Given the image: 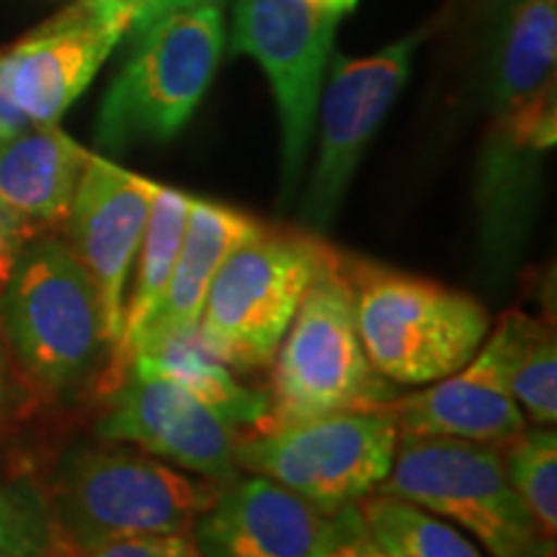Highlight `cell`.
Returning <instances> with one entry per match:
<instances>
[{
	"instance_id": "18",
	"label": "cell",
	"mask_w": 557,
	"mask_h": 557,
	"mask_svg": "<svg viewBox=\"0 0 557 557\" xmlns=\"http://www.w3.org/2000/svg\"><path fill=\"white\" fill-rule=\"evenodd\" d=\"M88 156L58 124L0 139V205L34 233L65 225Z\"/></svg>"
},
{
	"instance_id": "23",
	"label": "cell",
	"mask_w": 557,
	"mask_h": 557,
	"mask_svg": "<svg viewBox=\"0 0 557 557\" xmlns=\"http://www.w3.org/2000/svg\"><path fill=\"white\" fill-rule=\"evenodd\" d=\"M506 475L549 542L557 537V434L553 426L524 429L500 444Z\"/></svg>"
},
{
	"instance_id": "30",
	"label": "cell",
	"mask_w": 557,
	"mask_h": 557,
	"mask_svg": "<svg viewBox=\"0 0 557 557\" xmlns=\"http://www.w3.org/2000/svg\"><path fill=\"white\" fill-rule=\"evenodd\" d=\"M5 406V357H3V346H0V413H3Z\"/></svg>"
},
{
	"instance_id": "25",
	"label": "cell",
	"mask_w": 557,
	"mask_h": 557,
	"mask_svg": "<svg viewBox=\"0 0 557 557\" xmlns=\"http://www.w3.org/2000/svg\"><path fill=\"white\" fill-rule=\"evenodd\" d=\"M47 557H201L191 534H165V537L114 540L90 547H67L54 542Z\"/></svg>"
},
{
	"instance_id": "16",
	"label": "cell",
	"mask_w": 557,
	"mask_h": 557,
	"mask_svg": "<svg viewBox=\"0 0 557 557\" xmlns=\"http://www.w3.org/2000/svg\"><path fill=\"white\" fill-rule=\"evenodd\" d=\"M263 230H267L263 222L240 209L191 197L184 243H181L169 289L160 299L158 310L114 364L127 372L129 361L139 354L156 351L169 341L194 336L214 274L230 259V253L259 238Z\"/></svg>"
},
{
	"instance_id": "7",
	"label": "cell",
	"mask_w": 557,
	"mask_h": 557,
	"mask_svg": "<svg viewBox=\"0 0 557 557\" xmlns=\"http://www.w3.org/2000/svg\"><path fill=\"white\" fill-rule=\"evenodd\" d=\"M312 233H274L240 246L209 284L197 341L230 369H259L289 331L305 292L333 259Z\"/></svg>"
},
{
	"instance_id": "27",
	"label": "cell",
	"mask_w": 557,
	"mask_h": 557,
	"mask_svg": "<svg viewBox=\"0 0 557 557\" xmlns=\"http://www.w3.org/2000/svg\"><path fill=\"white\" fill-rule=\"evenodd\" d=\"M32 235L34 230L24 220H18L9 207L0 205V289L11 278Z\"/></svg>"
},
{
	"instance_id": "6",
	"label": "cell",
	"mask_w": 557,
	"mask_h": 557,
	"mask_svg": "<svg viewBox=\"0 0 557 557\" xmlns=\"http://www.w3.org/2000/svg\"><path fill=\"white\" fill-rule=\"evenodd\" d=\"M374 493L426 508L470 532L491 557H555L506 475L500 444L400 436L393 470Z\"/></svg>"
},
{
	"instance_id": "29",
	"label": "cell",
	"mask_w": 557,
	"mask_h": 557,
	"mask_svg": "<svg viewBox=\"0 0 557 557\" xmlns=\"http://www.w3.org/2000/svg\"><path fill=\"white\" fill-rule=\"evenodd\" d=\"M308 3L318 5V9H323V11L336 13V16H344V13L351 11L359 0H308Z\"/></svg>"
},
{
	"instance_id": "13",
	"label": "cell",
	"mask_w": 557,
	"mask_h": 557,
	"mask_svg": "<svg viewBox=\"0 0 557 557\" xmlns=\"http://www.w3.org/2000/svg\"><path fill=\"white\" fill-rule=\"evenodd\" d=\"M99 434L107 442L135 444L139 451L194 475L238 480V431L194 398L189 389L145 361H132Z\"/></svg>"
},
{
	"instance_id": "21",
	"label": "cell",
	"mask_w": 557,
	"mask_h": 557,
	"mask_svg": "<svg viewBox=\"0 0 557 557\" xmlns=\"http://www.w3.org/2000/svg\"><path fill=\"white\" fill-rule=\"evenodd\" d=\"M137 359L156 367L160 374L189 389L194 398L212 408L230 429L256 431L267 421V393H256V389L240 385L230 372V367L214 359L207 348H201L197 336L169 341L156 351L139 354L132 361Z\"/></svg>"
},
{
	"instance_id": "14",
	"label": "cell",
	"mask_w": 557,
	"mask_h": 557,
	"mask_svg": "<svg viewBox=\"0 0 557 557\" xmlns=\"http://www.w3.org/2000/svg\"><path fill=\"white\" fill-rule=\"evenodd\" d=\"M158 184L90 152L67 214L70 250L94 282L103 338L116 346L145 222Z\"/></svg>"
},
{
	"instance_id": "3",
	"label": "cell",
	"mask_w": 557,
	"mask_h": 557,
	"mask_svg": "<svg viewBox=\"0 0 557 557\" xmlns=\"http://www.w3.org/2000/svg\"><path fill=\"white\" fill-rule=\"evenodd\" d=\"M225 485L139 449H78L62 462L54 480V542L90 547L114 540L191 534Z\"/></svg>"
},
{
	"instance_id": "4",
	"label": "cell",
	"mask_w": 557,
	"mask_h": 557,
	"mask_svg": "<svg viewBox=\"0 0 557 557\" xmlns=\"http://www.w3.org/2000/svg\"><path fill=\"white\" fill-rule=\"evenodd\" d=\"M271 364L269 413L256 431L393 400V387L374 372L361 346L351 284L338 253L312 278Z\"/></svg>"
},
{
	"instance_id": "20",
	"label": "cell",
	"mask_w": 557,
	"mask_h": 557,
	"mask_svg": "<svg viewBox=\"0 0 557 557\" xmlns=\"http://www.w3.org/2000/svg\"><path fill=\"white\" fill-rule=\"evenodd\" d=\"M189 205V194L158 184L148 222H145L135 269H132L135 271V282H132V289L127 292L122 333L116 346L111 348V359L114 361L122 357L124 348L132 344V338L137 336L139 329L148 323L152 312L158 310L165 289H169L181 243H184Z\"/></svg>"
},
{
	"instance_id": "28",
	"label": "cell",
	"mask_w": 557,
	"mask_h": 557,
	"mask_svg": "<svg viewBox=\"0 0 557 557\" xmlns=\"http://www.w3.org/2000/svg\"><path fill=\"white\" fill-rule=\"evenodd\" d=\"M124 3L132 9V29L135 34H143L145 29H150L152 24L160 18L171 16V13L184 11V9H194V5L201 3H214V0H124Z\"/></svg>"
},
{
	"instance_id": "12",
	"label": "cell",
	"mask_w": 557,
	"mask_h": 557,
	"mask_svg": "<svg viewBox=\"0 0 557 557\" xmlns=\"http://www.w3.org/2000/svg\"><path fill=\"white\" fill-rule=\"evenodd\" d=\"M426 32L395 41L369 58H336L320 99V148L299 218L308 233H325L344 205L361 158L406 86Z\"/></svg>"
},
{
	"instance_id": "19",
	"label": "cell",
	"mask_w": 557,
	"mask_h": 557,
	"mask_svg": "<svg viewBox=\"0 0 557 557\" xmlns=\"http://www.w3.org/2000/svg\"><path fill=\"white\" fill-rule=\"evenodd\" d=\"M500 380L534 426H555L557 421V341L547 323L527 312H506L487 331Z\"/></svg>"
},
{
	"instance_id": "11",
	"label": "cell",
	"mask_w": 557,
	"mask_h": 557,
	"mask_svg": "<svg viewBox=\"0 0 557 557\" xmlns=\"http://www.w3.org/2000/svg\"><path fill=\"white\" fill-rule=\"evenodd\" d=\"M338 18L308 0H238L235 9L233 52L259 60L274 90L282 120L284 197L295 194L305 173Z\"/></svg>"
},
{
	"instance_id": "1",
	"label": "cell",
	"mask_w": 557,
	"mask_h": 557,
	"mask_svg": "<svg viewBox=\"0 0 557 557\" xmlns=\"http://www.w3.org/2000/svg\"><path fill=\"white\" fill-rule=\"evenodd\" d=\"M555 0H521L500 54L493 124L478 169L483 276L508 284L532 233L540 165L555 148Z\"/></svg>"
},
{
	"instance_id": "15",
	"label": "cell",
	"mask_w": 557,
	"mask_h": 557,
	"mask_svg": "<svg viewBox=\"0 0 557 557\" xmlns=\"http://www.w3.org/2000/svg\"><path fill=\"white\" fill-rule=\"evenodd\" d=\"M338 513H325L274 480H233L191 529L201 557H323Z\"/></svg>"
},
{
	"instance_id": "26",
	"label": "cell",
	"mask_w": 557,
	"mask_h": 557,
	"mask_svg": "<svg viewBox=\"0 0 557 557\" xmlns=\"http://www.w3.org/2000/svg\"><path fill=\"white\" fill-rule=\"evenodd\" d=\"M323 557H393L385 553L377 542L367 534L361 524L357 504L341 508L336 517V534H333L331 545L325 547Z\"/></svg>"
},
{
	"instance_id": "9",
	"label": "cell",
	"mask_w": 557,
	"mask_h": 557,
	"mask_svg": "<svg viewBox=\"0 0 557 557\" xmlns=\"http://www.w3.org/2000/svg\"><path fill=\"white\" fill-rule=\"evenodd\" d=\"M400 431L385 408L341 410L253 431L235 444V462L310 500L325 513L359 504L393 470Z\"/></svg>"
},
{
	"instance_id": "22",
	"label": "cell",
	"mask_w": 557,
	"mask_h": 557,
	"mask_svg": "<svg viewBox=\"0 0 557 557\" xmlns=\"http://www.w3.org/2000/svg\"><path fill=\"white\" fill-rule=\"evenodd\" d=\"M357 511L369 537L393 557H483L457 527L410 500L369 493Z\"/></svg>"
},
{
	"instance_id": "24",
	"label": "cell",
	"mask_w": 557,
	"mask_h": 557,
	"mask_svg": "<svg viewBox=\"0 0 557 557\" xmlns=\"http://www.w3.org/2000/svg\"><path fill=\"white\" fill-rule=\"evenodd\" d=\"M52 537L41 500L26 487L0 480V557H47Z\"/></svg>"
},
{
	"instance_id": "17",
	"label": "cell",
	"mask_w": 557,
	"mask_h": 557,
	"mask_svg": "<svg viewBox=\"0 0 557 557\" xmlns=\"http://www.w3.org/2000/svg\"><path fill=\"white\" fill-rule=\"evenodd\" d=\"M382 408L395 418L400 436L506 444L527 429V418L508 395L496 351L487 341L455 374L431 382L408 398H393Z\"/></svg>"
},
{
	"instance_id": "10",
	"label": "cell",
	"mask_w": 557,
	"mask_h": 557,
	"mask_svg": "<svg viewBox=\"0 0 557 557\" xmlns=\"http://www.w3.org/2000/svg\"><path fill=\"white\" fill-rule=\"evenodd\" d=\"M124 0H78L0 50V139L52 127L132 29Z\"/></svg>"
},
{
	"instance_id": "8",
	"label": "cell",
	"mask_w": 557,
	"mask_h": 557,
	"mask_svg": "<svg viewBox=\"0 0 557 557\" xmlns=\"http://www.w3.org/2000/svg\"><path fill=\"white\" fill-rule=\"evenodd\" d=\"M0 320L21 364L50 393L81 387L109 348L94 282L58 238L21 253L0 289Z\"/></svg>"
},
{
	"instance_id": "5",
	"label": "cell",
	"mask_w": 557,
	"mask_h": 557,
	"mask_svg": "<svg viewBox=\"0 0 557 557\" xmlns=\"http://www.w3.org/2000/svg\"><path fill=\"white\" fill-rule=\"evenodd\" d=\"M139 41L103 96L96 143L111 152L169 143L186 127L218 70L222 13L214 3L171 13Z\"/></svg>"
},
{
	"instance_id": "2",
	"label": "cell",
	"mask_w": 557,
	"mask_h": 557,
	"mask_svg": "<svg viewBox=\"0 0 557 557\" xmlns=\"http://www.w3.org/2000/svg\"><path fill=\"white\" fill-rule=\"evenodd\" d=\"M369 364L389 385L423 387L475 357L491 315L468 292L372 261L344 267Z\"/></svg>"
}]
</instances>
